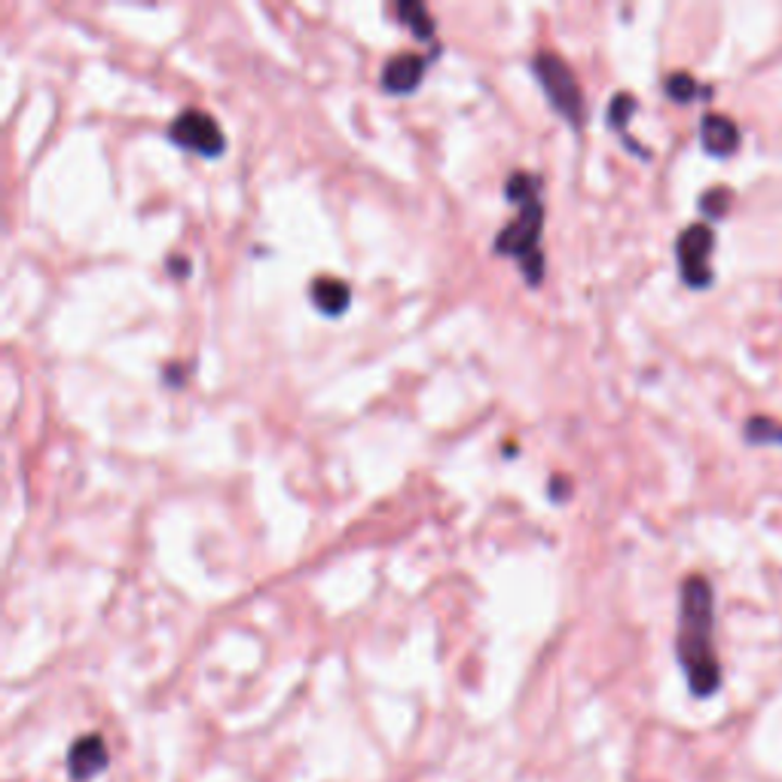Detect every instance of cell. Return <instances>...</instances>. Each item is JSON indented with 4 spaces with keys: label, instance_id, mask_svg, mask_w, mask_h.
I'll return each instance as SVG.
<instances>
[{
    "label": "cell",
    "instance_id": "6da1fadb",
    "mask_svg": "<svg viewBox=\"0 0 782 782\" xmlns=\"http://www.w3.org/2000/svg\"><path fill=\"white\" fill-rule=\"evenodd\" d=\"M716 593L703 575H688L679 593V635L676 654L688 676V688L694 697H712L721 688V664L716 642Z\"/></svg>",
    "mask_w": 782,
    "mask_h": 782
},
{
    "label": "cell",
    "instance_id": "7a4b0ae2",
    "mask_svg": "<svg viewBox=\"0 0 782 782\" xmlns=\"http://www.w3.org/2000/svg\"><path fill=\"white\" fill-rule=\"evenodd\" d=\"M507 202H517L520 212L495 236V254H507L520 261L522 276L529 285H538L544 278V257H541V227H544V205L538 195V178L529 172H510L505 180Z\"/></svg>",
    "mask_w": 782,
    "mask_h": 782
},
{
    "label": "cell",
    "instance_id": "3957f363",
    "mask_svg": "<svg viewBox=\"0 0 782 782\" xmlns=\"http://www.w3.org/2000/svg\"><path fill=\"white\" fill-rule=\"evenodd\" d=\"M532 71H535L538 83L544 86V92L551 98L559 114L569 119L571 126H581L584 119V98H581V83L575 77L571 65L556 55L551 49H538L532 55Z\"/></svg>",
    "mask_w": 782,
    "mask_h": 782
},
{
    "label": "cell",
    "instance_id": "277c9868",
    "mask_svg": "<svg viewBox=\"0 0 782 782\" xmlns=\"http://www.w3.org/2000/svg\"><path fill=\"white\" fill-rule=\"evenodd\" d=\"M712 251H716V232L709 224H691V227H684L679 232V239H676V261H679V273H682V281L688 288H694V291H706V288H712Z\"/></svg>",
    "mask_w": 782,
    "mask_h": 782
},
{
    "label": "cell",
    "instance_id": "5b68a950",
    "mask_svg": "<svg viewBox=\"0 0 782 782\" xmlns=\"http://www.w3.org/2000/svg\"><path fill=\"white\" fill-rule=\"evenodd\" d=\"M168 138L178 147H184V150L199 153V156H220L224 144H227V141H224V131L217 126V119H214L209 111H202V108L180 111V114L172 119V126H168Z\"/></svg>",
    "mask_w": 782,
    "mask_h": 782
},
{
    "label": "cell",
    "instance_id": "8992f818",
    "mask_svg": "<svg viewBox=\"0 0 782 782\" xmlns=\"http://www.w3.org/2000/svg\"><path fill=\"white\" fill-rule=\"evenodd\" d=\"M434 55H419V52H398L382 65V89H389L394 96H407L419 83L428 62Z\"/></svg>",
    "mask_w": 782,
    "mask_h": 782
},
{
    "label": "cell",
    "instance_id": "52a82bcc",
    "mask_svg": "<svg viewBox=\"0 0 782 782\" xmlns=\"http://www.w3.org/2000/svg\"><path fill=\"white\" fill-rule=\"evenodd\" d=\"M108 761H111V755H108L104 740L98 733H86L67 752V773H71V780L89 782L108 767Z\"/></svg>",
    "mask_w": 782,
    "mask_h": 782
},
{
    "label": "cell",
    "instance_id": "ba28073f",
    "mask_svg": "<svg viewBox=\"0 0 782 782\" xmlns=\"http://www.w3.org/2000/svg\"><path fill=\"white\" fill-rule=\"evenodd\" d=\"M743 131L724 114H703L701 119V144L709 156H733L740 150Z\"/></svg>",
    "mask_w": 782,
    "mask_h": 782
},
{
    "label": "cell",
    "instance_id": "9c48e42d",
    "mask_svg": "<svg viewBox=\"0 0 782 782\" xmlns=\"http://www.w3.org/2000/svg\"><path fill=\"white\" fill-rule=\"evenodd\" d=\"M312 303L325 315H340V312L349 310V300H352V291L349 285L337 276H318L310 285Z\"/></svg>",
    "mask_w": 782,
    "mask_h": 782
},
{
    "label": "cell",
    "instance_id": "30bf717a",
    "mask_svg": "<svg viewBox=\"0 0 782 782\" xmlns=\"http://www.w3.org/2000/svg\"><path fill=\"white\" fill-rule=\"evenodd\" d=\"M394 10H398V16H401V22L407 25L409 31L416 34V40H431L434 37V18H431V10L425 7L422 0H401Z\"/></svg>",
    "mask_w": 782,
    "mask_h": 782
},
{
    "label": "cell",
    "instance_id": "8fae6325",
    "mask_svg": "<svg viewBox=\"0 0 782 782\" xmlns=\"http://www.w3.org/2000/svg\"><path fill=\"white\" fill-rule=\"evenodd\" d=\"M664 92H667L669 101H676V104H691V101H697L701 96H712V89L701 86L688 71H672L667 80H664Z\"/></svg>",
    "mask_w": 782,
    "mask_h": 782
},
{
    "label": "cell",
    "instance_id": "7c38bea8",
    "mask_svg": "<svg viewBox=\"0 0 782 782\" xmlns=\"http://www.w3.org/2000/svg\"><path fill=\"white\" fill-rule=\"evenodd\" d=\"M733 209V190L731 187H709L701 195V214L706 220H724Z\"/></svg>",
    "mask_w": 782,
    "mask_h": 782
},
{
    "label": "cell",
    "instance_id": "4fadbf2b",
    "mask_svg": "<svg viewBox=\"0 0 782 782\" xmlns=\"http://www.w3.org/2000/svg\"><path fill=\"white\" fill-rule=\"evenodd\" d=\"M743 438L749 443H770V446H782V425L767 419V416H752L746 428H743Z\"/></svg>",
    "mask_w": 782,
    "mask_h": 782
},
{
    "label": "cell",
    "instance_id": "5bb4252c",
    "mask_svg": "<svg viewBox=\"0 0 782 782\" xmlns=\"http://www.w3.org/2000/svg\"><path fill=\"white\" fill-rule=\"evenodd\" d=\"M635 108H639V101L630 92H618L608 104V126H615L623 135V141H627V123L635 114Z\"/></svg>",
    "mask_w": 782,
    "mask_h": 782
},
{
    "label": "cell",
    "instance_id": "9a60e30c",
    "mask_svg": "<svg viewBox=\"0 0 782 782\" xmlns=\"http://www.w3.org/2000/svg\"><path fill=\"white\" fill-rule=\"evenodd\" d=\"M569 495H571L569 477H566V474H554V477H551V499L559 502V499H569Z\"/></svg>",
    "mask_w": 782,
    "mask_h": 782
},
{
    "label": "cell",
    "instance_id": "2e32d148",
    "mask_svg": "<svg viewBox=\"0 0 782 782\" xmlns=\"http://www.w3.org/2000/svg\"><path fill=\"white\" fill-rule=\"evenodd\" d=\"M165 266H168V273H172V276H178V278H184L187 273H190V261H187L184 254H172V257L165 261Z\"/></svg>",
    "mask_w": 782,
    "mask_h": 782
}]
</instances>
